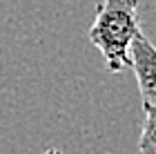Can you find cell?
Returning a JSON list of instances; mask_svg holds the SVG:
<instances>
[{
    "label": "cell",
    "instance_id": "6da1fadb",
    "mask_svg": "<svg viewBox=\"0 0 156 154\" xmlns=\"http://www.w3.org/2000/svg\"><path fill=\"white\" fill-rule=\"evenodd\" d=\"M140 31L138 0H98L89 40L103 54L112 74L129 67V45Z\"/></svg>",
    "mask_w": 156,
    "mask_h": 154
},
{
    "label": "cell",
    "instance_id": "7a4b0ae2",
    "mask_svg": "<svg viewBox=\"0 0 156 154\" xmlns=\"http://www.w3.org/2000/svg\"><path fill=\"white\" fill-rule=\"evenodd\" d=\"M129 67L134 69L143 105H156V45L140 29L129 45Z\"/></svg>",
    "mask_w": 156,
    "mask_h": 154
},
{
    "label": "cell",
    "instance_id": "3957f363",
    "mask_svg": "<svg viewBox=\"0 0 156 154\" xmlns=\"http://www.w3.org/2000/svg\"><path fill=\"white\" fill-rule=\"evenodd\" d=\"M140 154H156V105H143V130L138 138Z\"/></svg>",
    "mask_w": 156,
    "mask_h": 154
},
{
    "label": "cell",
    "instance_id": "277c9868",
    "mask_svg": "<svg viewBox=\"0 0 156 154\" xmlns=\"http://www.w3.org/2000/svg\"><path fill=\"white\" fill-rule=\"evenodd\" d=\"M42 154H62V152H60V150H56V148H49V150H45Z\"/></svg>",
    "mask_w": 156,
    "mask_h": 154
}]
</instances>
